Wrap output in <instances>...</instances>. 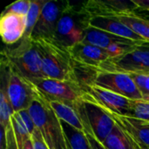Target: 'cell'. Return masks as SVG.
<instances>
[{"label": "cell", "mask_w": 149, "mask_h": 149, "mask_svg": "<svg viewBox=\"0 0 149 149\" xmlns=\"http://www.w3.org/2000/svg\"><path fill=\"white\" fill-rule=\"evenodd\" d=\"M28 112L49 149H70L62 121L42 93L33 101Z\"/></svg>", "instance_id": "obj_2"}, {"label": "cell", "mask_w": 149, "mask_h": 149, "mask_svg": "<svg viewBox=\"0 0 149 149\" xmlns=\"http://www.w3.org/2000/svg\"><path fill=\"white\" fill-rule=\"evenodd\" d=\"M96 74L92 85L108 90L132 100H142L134 79L127 73L107 72L96 69Z\"/></svg>", "instance_id": "obj_9"}, {"label": "cell", "mask_w": 149, "mask_h": 149, "mask_svg": "<svg viewBox=\"0 0 149 149\" xmlns=\"http://www.w3.org/2000/svg\"><path fill=\"white\" fill-rule=\"evenodd\" d=\"M31 140H32L34 149H49L41 133L37 127L35 128V130L31 134Z\"/></svg>", "instance_id": "obj_28"}, {"label": "cell", "mask_w": 149, "mask_h": 149, "mask_svg": "<svg viewBox=\"0 0 149 149\" xmlns=\"http://www.w3.org/2000/svg\"><path fill=\"white\" fill-rule=\"evenodd\" d=\"M49 104L61 121L67 123L79 131L86 133L85 127L79 113L75 108V106H71L58 101H49Z\"/></svg>", "instance_id": "obj_20"}, {"label": "cell", "mask_w": 149, "mask_h": 149, "mask_svg": "<svg viewBox=\"0 0 149 149\" xmlns=\"http://www.w3.org/2000/svg\"><path fill=\"white\" fill-rule=\"evenodd\" d=\"M134 79L142 100L149 101V73H127Z\"/></svg>", "instance_id": "obj_25"}, {"label": "cell", "mask_w": 149, "mask_h": 149, "mask_svg": "<svg viewBox=\"0 0 149 149\" xmlns=\"http://www.w3.org/2000/svg\"><path fill=\"white\" fill-rule=\"evenodd\" d=\"M67 1H45L38 21L31 34L33 40L38 38L54 39L58 22L65 10Z\"/></svg>", "instance_id": "obj_11"}, {"label": "cell", "mask_w": 149, "mask_h": 149, "mask_svg": "<svg viewBox=\"0 0 149 149\" xmlns=\"http://www.w3.org/2000/svg\"><path fill=\"white\" fill-rule=\"evenodd\" d=\"M141 17H144V18H146V19H148L149 20V12H146V11H141V14H139Z\"/></svg>", "instance_id": "obj_32"}, {"label": "cell", "mask_w": 149, "mask_h": 149, "mask_svg": "<svg viewBox=\"0 0 149 149\" xmlns=\"http://www.w3.org/2000/svg\"><path fill=\"white\" fill-rule=\"evenodd\" d=\"M26 29V17L14 13H3L0 19V34L3 42L11 45L21 40Z\"/></svg>", "instance_id": "obj_14"}, {"label": "cell", "mask_w": 149, "mask_h": 149, "mask_svg": "<svg viewBox=\"0 0 149 149\" xmlns=\"http://www.w3.org/2000/svg\"><path fill=\"white\" fill-rule=\"evenodd\" d=\"M134 4L137 7V10H140L141 11H146L149 12V0H133Z\"/></svg>", "instance_id": "obj_30"}, {"label": "cell", "mask_w": 149, "mask_h": 149, "mask_svg": "<svg viewBox=\"0 0 149 149\" xmlns=\"http://www.w3.org/2000/svg\"><path fill=\"white\" fill-rule=\"evenodd\" d=\"M97 69L124 73H149V43L134 45L125 54L109 58Z\"/></svg>", "instance_id": "obj_7"}, {"label": "cell", "mask_w": 149, "mask_h": 149, "mask_svg": "<svg viewBox=\"0 0 149 149\" xmlns=\"http://www.w3.org/2000/svg\"><path fill=\"white\" fill-rule=\"evenodd\" d=\"M22 149H34L31 138L28 139V140L24 143V146H23V148Z\"/></svg>", "instance_id": "obj_31"}, {"label": "cell", "mask_w": 149, "mask_h": 149, "mask_svg": "<svg viewBox=\"0 0 149 149\" xmlns=\"http://www.w3.org/2000/svg\"><path fill=\"white\" fill-rule=\"evenodd\" d=\"M83 11L91 18L94 17H116L118 15L135 12L134 1L123 0H91L82 3Z\"/></svg>", "instance_id": "obj_12"}, {"label": "cell", "mask_w": 149, "mask_h": 149, "mask_svg": "<svg viewBox=\"0 0 149 149\" xmlns=\"http://www.w3.org/2000/svg\"><path fill=\"white\" fill-rule=\"evenodd\" d=\"M31 7L30 0H18L7 6L3 13H14L21 16H27Z\"/></svg>", "instance_id": "obj_27"}, {"label": "cell", "mask_w": 149, "mask_h": 149, "mask_svg": "<svg viewBox=\"0 0 149 149\" xmlns=\"http://www.w3.org/2000/svg\"><path fill=\"white\" fill-rule=\"evenodd\" d=\"M34 41L41 57L44 78L78 83L76 63L67 47L51 38H38Z\"/></svg>", "instance_id": "obj_1"}, {"label": "cell", "mask_w": 149, "mask_h": 149, "mask_svg": "<svg viewBox=\"0 0 149 149\" xmlns=\"http://www.w3.org/2000/svg\"><path fill=\"white\" fill-rule=\"evenodd\" d=\"M113 17H116L127 25L134 32L142 38L145 42L149 43V20L141 17L135 12L125 13Z\"/></svg>", "instance_id": "obj_21"}, {"label": "cell", "mask_w": 149, "mask_h": 149, "mask_svg": "<svg viewBox=\"0 0 149 149\" xmlns=\"http://www.w3.org/2000/svg\"><path fill=\"white\" fill-rule=\"evenodd\" d=\"M10 122L17 141L19 149L23 148L24 143L30 138L36 127L28 112V110L14 113L11 116Z\"/></svg>", "instance_id": "obj_18"}, {"label": "cell", "mask_w": 149, "mask_h": 149, "mask_svg": "<svg viewBox=\"0 0 149 149\" xmlns=\"http://www.w3.org/2000/svg\"><path fill=\"white\" fill-rule=\"evenodd\" d=\"M31 81L49 101H58L75 106L84 97L85 92L76 82L48 78H38Z\"/></svg>", "instance_id": "obj_8"}, {"label": "cell", "mask_w": 149, "mask_h": 149, "mask_svg": "<svg viewBox=\"0 0 149 149\" xmlns=\"http://www.w3.org/2000/svg\"><path fill=\"white\" fill-rule=\"evenodd\" d=\"M14 113L11 104L9 100L6 89L2 85L0 90V127L6 129L10 125V119Z\"/></svg>", "instance_id": "obj_24"}, {"label": "cell", "mask_w": 149, "mask_h": 149, "mask_svg": "<svg viewBox=\"0 0 149 149\" xmlns=\"http://www.w3.org/2000/svg\"><path fill=\"white\" fill-rule=\"evenodd\" d=\"M75 108L81 118L86 134L103 143L116 125L111 113L85 96L75 105Z\"/></svg>", "instance_id": "obj_5"}, {"label": "cell", "mask_w": 149, "mask_h": 149, "mask_svg": "<svg viewBox=\"0 0 149 149\" xmlns=\"http://www.w3.org/2000/svg\"><path fill=\"white\" fill-rule=\"evenodd\" d=\"M84 96L102 107L107 112L121 116H131L132 100L94 85L84 86Z\"/></svg>", "instance_id": "obj_10"}, {"label": "cell", "mask_w": 149, "mask_h": 149, "mask_svg": "<svg viewBox=\"0 0 149 149\" xmlns=\"http://www.w3.org/2000/svg\"><path fill=\"white\" fill-rule=\"evenodd\" d=\"M102 144L107 149H142L138 142L117 123Z\"/></svg>", "instance_id": "obj_19"}, {"label": "cell", "mask_w": 149, "mask_h": 149, "mask_svg": "<svg viewBox=\"0 0 149 149\" xmlns=\"http://www.w3.org/2000/svg\"><path fill=\"white\" fill-rule=\"evenodd\" d=\"M83 42L86 44L93 45L95 46H98L106 50H108L118 45H136L140 43V42L132 41L124 38H120V37L115 36L113 34H111L107 31L95 29L93 27H88L85 31Z\"/></svg>", "instance_id": "obj_17"}, {"label": "cell", "mask_w": 149, "mask_h": 149, "mask_svg": "<svg viewBox=\"0 0 149 149\" xmlns=\"http://www.w3.org/2000/svg\"><path fill=\"white\" fill-rule=\"evenodd\" d=\"M68 49L76 64L96 69L99 68L102 63L111 58L107 50L86 44L83 41Z\"/></svg>", "instance_id": "obj_13"}, {"label": "cell", "mask_w": 149, "mask_h": 149, "mask_svg": "<svg viewBox=\"0 0 149 149\" xmlns=\"http://www.w3.org/2000/svg\"><path fill=\"white\" fill-rule=\"evenodd\" d=\"M89 27L99 29L115 36L124 38L135 42H145V40L134 32L127 25L120 22L116 17H94L89 20Z\"/></svg>", "instance_id": "obj_15"}, {"label": "cell", "mask_w": 149, "mask_h": 149, "mask_svg": "<svg viewBox=\"0 0 149 149\" xmlns=\"http://www.w3.org/2000/svg\"><path fill=\"white\" fill-rule=\"evenodd\" d=\"M45 3V1L44 0L31 1V7L26 16V29H25L24 35L23 37L24 39L31 38V34L38 21Z\"/></svg>", "instance_id": "obj_23"}, {"label": "cell", "mask_w": 149, "mask_h": 149, "mask_svg": "<svg viewBox=\"0 0 149 149\" xmlns=\"http://www.w3.org/2000/svg\"><path fill=\"white\" fill-rule=\"evenodd\" d=\"M130 117L149 121V101L143 100H133Z\"/></svg>", "instance_id": "obj_26"}, {"label": "cell", "mask_w": 149, "mask_h": 149, "mask_svg": "<svg viewBox=\"0 0 149 149\" xmlns=\"http://www.w3.org/2000/svg\"><path fill=\"white\" fill-rule=\"evenodd\" d=\"M2 85L5 87L14 113L28 110L41 93L35 85L18 73L2 58Z\"/></svg>", "instance_id": "obj_3"}, {"label": "cell", "mask_w": 149, "mask_h": 149, "mask_svg": "<svg viewBox=\"0 0 149 149\" xmlns=\"http://www.w3.org/2000/svg\"><path fill=\"white\" fill-rule=\"evenodd\" d=\"M62 125L70 149H93L86 133L79 131L64 121H62Z\"/></svg>", "instance_id": "obj_22"}, {"label": "cell", "mask_w": 149, "mask_h": 149, "mask_svg": "<svg viewBox=\"0 0 149 149\" xmlns=\"http://www.w3.org/2000/svg\"><path fill=\"white\" fill-rule=\"evenodd\" d=\"M89 20L90 17L82 10V3L77 9L68 2L58 22L54 40L67 48L82 42Z\"/></svg>", "instance_id": "obj_6"}, {"label": "cell", "mask_w": 149, "mask_h": 149, "mask_svg": "<svg viewBox=\"0 0 149 149\" xmlns=\"http://www.w3.org/2000/svg\"><path fill=\"white\" fill-rule=\"evenodd\" d=\"M111 115L116 123L138 142L141 148L149 149V121L114 113Z\"/></svg>", "instance_id": "obj_16"}, {"label": "cell", "mask_w": 149, "mask_h": 149, "mask_svg": "<svg viewBox=\"0 0 149 149\" xmlns=\"http://www.w3.org/2000/svg\"><path fill=\"white\" fill-rule=\"evenodd\" d=\"M2 56L13 69L29 80L44 78L41 57L32 38H22L14 48L3 50Z\"/></svg>", "instance_id": "obj_4"}, {"label": "cell", "mask_w": 149, "mask_h": 149, "mask_svg": "<svg viewBox=\"0 0 149 149\" xmlns=\"http://www.w3.org/2000/svg\"><path fill=\"white\" fill-rule=\"evenodd\" d=\"M86 134V136H87V139H88V141H89V142H90V145H91L92 148L107 149L104 147V145H103L102 143H100L94 136H93V135H91V134Z\"/></svg>", "instance_id": "obj_29"}]
</instances>
